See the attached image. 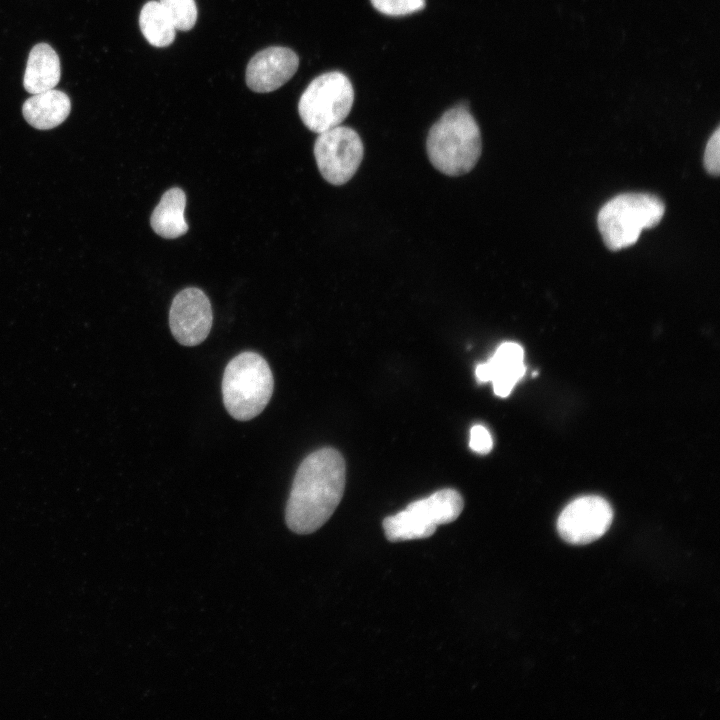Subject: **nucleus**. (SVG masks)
Segmentation results:
<instances>
[{"mask_svg":"<svg viewBox=\"0 0 720 720\" xmlns=\"http://www.w3.org/2000/svg\"><path fill=\"white\" fill-rule=\"evenodd\" d=\"M345 471L343 456L331 447L318 449L301 462L285 509L291 531L310 534L326 523L342 499Z\"/></svg>","mask_w":720,"mask_h":720,"instance_id":"1","label":"nucleus"},{"mask_svg":"<svg viewBox=\"0 0 720 720\" xmlns=\"http://www.w3.org/2000/svg\"><path fill=\"white\" fill-rule=\"evenodd\" d=\"M139 26L146 40L155 47H167L175 39L176 28L159 1H148L142 7Z\"/></svg>","mask_w":720,"mask_h":720,"instance_id":"15","label":"nucleus"},{"mask_svg":"<svg viewBox=\"0 0 720 720\" xmlns=\"http://www.w3.org/2000/svg\"><path fill=\"white\" fill-rule=\"evenodd\" d=\"M297 54L287 47L273 46L256 53L246 68V84L254 92L268 93L283 86L296 73Z\"/></svg>","mask_w":720,"mask_h":720,"instance_id":"10","label":"nucleus"},{"mask_svg":"<svg viewBox=\"0 0 720 720\" xmlns=\"http://www.w3.org/2000/svg\"><path fill=\"white\" fill-rule=\"evenodd\" d=\"M313 153L322 177L330 184L342 185L356 173L364 147L354 129L338 125L319 133Z\"/></svg>","mask_w":720,"mask_h":720,"instance_id":"7","label":"nucleus"},{"mask_svg":"<svg viewBox=\"0 0 720 720\" xmlns=\"http://www.w3.org/2000/svg\"><path fill=\"white\" fill-rule=\"evenodd\" d=\"M704 165L712 175H718L720 170V131L719 128L709 138L705 153Z\"/></svg>","mask_w":720,"mask_h":720,"instance_id":"18","label":"nucleus"},{"mask_svg":"<svg viewBox=\"0 0 720 720\" xmlns=\"http://www.w3.org/2000/svg\"><path fill=\"white\" fill-rule=\"evenodd\" d=\"M523 348L514 342L502 343L493 356L477 365L476 379L480 383L491 381L498 397H507L526 372Z\"/></svg>","mask_w":720,"mask_h":720,"instance_id":"11","label":"nucleus"},{"mask_svg":"<svg viewBox=\"0 0 720 720\" xmlns=\"http://www.w3.org/2000/svg\"><path fill=\"white\" fill-rule=\"evenodd\" d=\"M353 101L354 90L348 77L338 71L326 72L314 78L304 90L298 113L304 125L319 134L340 125Z\"/></svg>","mask_w":720,"mask_h":720,"instance_id":"6","label":"nucleus"},{"mask_svg":"<svg viewBox=\"0 0 720 720\" xmlns=\"http://www.w3.org/2000/svg\"><path fill=\"white\" fill-rule=\"evenodd\" d=\"M159 2L176 30L188 31L194 27L197 20L195 0H160Z\"/></svg>","mask_w":720,"mask_h":720,"instance_id":"16","label":"nucleus"},{"mask_svg":"<svg viewBox=\"0 0 720 720\" xmlns=\"http://www.w3.org/2000/svg\"><path fill=\"white\" fill-rule=\"evenodd\" d=\"M213 312L207 295L199 288L187 287L172 300L169 326L175 340L183 346H196L210 333Z\"/></svg>","mask_w":720,"mask_h":720,"instance_id":"9","label":"nucleus"},{"mask_svg":"<svg viewBox=\"0 0 720 720\" xmlns=\"http://www.w3.org/2000/svg\"><path fill=\"white\" fill-rule=\"evenodd\" d=\"M273 387L268 362L258 353L242 352L225 367L222 379L224 406L234 419L251 420L267 406Z\"/></svg>","mask_w":720,"mask_h":720,"instance_id":"3","label":"nucleus"},{"mask_svg":"<svg viewBox=\"0 0 720 720\" xmlns=\"http://www.w3.org/2000/svg\"><path fill=\"white\" fill-rule=\"evenodd\" d=\"M464 502L460 493L445 488L410 503L404 510L383 521L386 538L399 542L430 537L438 525L455 521Z\"/></svg>","mask_w":720,"mask_h":720,"instance_id":"5","label":"nucleus"},{"mask_svg":"<svg viewBox=\"0 0 720 720\" xmlns=\"http://www.w3.org/2000/svg\"><path fill=\"white\" fill-rule=\"evenodd\" d=\"M71 101L62 91L50 89L32 94L22 107L25 120L39 130L52 129L68 117Z\"/></svg>","mask_w":720,"mask_h":720,"instance_id":"12","label":"nucleus"},{"mask_svg":"<svg viewBox=\"0 0 720 720\" xmlns=\"http://www.w3.org/2000/svg\"><path fill=\"white\" fill-rule=\"evenodd\" d=\"M61 75L60 60L54 49L46 44L35 45L28 56L23 85L30 94L53 89Z\"/></svg>","mask_w":720,"mask_h":720,"instance_id":"13","label":"nucleus"},{"mask_svg":"<svg viewBox=\"0 0 720 720\" xmlns=\"http://www.w3.org/2000/svg\"><path fill=\"white\" fill-rule=\"evenodd\" d=\"M373 7L389 16L408 15L425 6V0H370Z\"/></svg>","mask_w":720,"mask_h":720,"instance_id":"17","label":"nucleus"},{"mask_svg":"<svg viewBox=\"0 0 720 720\" xmlns=\"http://www.w3.org/2000/svg\"><path fill=\"white\" fill-rule=\"evenodd\" d=\"M469 446L476 453H489L493 447V440L488 429L480 424L474 425L470 431Z\"/></svg>","mask_w":720,"mask_h":720,"instance_id":"19","label":"nucleus"},{"mask_svg":"<svg viewBox=\"0 0 720 720\" xmlns=\"http://www.w3.org/2000/svg\"><path fill=\"white\" fill-rule=\"evenodd\" d=\"M665 212L663 202L645 193H626L608 201L599 211L598 227L605 245L618 251L633 245L642 230L656 226Z\"/></svg>","mask_w":720,"mask_h":720,"instance_id":"4","label":"nucleus"},{"mask_svg":"<svg viewBox=\"0 0 720 720\" xmlns=\"http://www.w3.org/2000/svg\"><path fill=\"white\" fill-rule=\"evenodd\" d=\"M186 195L178 187H173L162 195L154 208L150 224L154 232L165 239H175L188 231L185 220Z\"/></svg>","mask_w":720,"mask_h":720,"instance_id":"14","label":"nucleus"},{"mask_svg":"<svg viewBox=\"0 0 720 720\" xmlns=\"http://www.w3.org/2000/svg\"><path fill=\"white\" fill-rule=\"evenodd\" d=\"M613 519L610 504L599 496H582L570 502L561 512L557 529L572 544H587L600 538Z\"/></svg>","mask_w":720,"mask_h":720,"instance_id":"8","label":"nucleus"},{"mask_svg":"<svg viewBox=\"0 0 720 720\" xmlns=\"http://www.w3.org/2000/svg\"><path fill=\"white\" fill-rule=\"evenodd\" d=\"M426 149L432 165L449 176L473 169L481 155L479 126L465 106L447 110L430 128Z\"/></svg>","mask_w":720,"mask_h":720,"instance_id":"2","label":"nucleus"}]
</instances>
